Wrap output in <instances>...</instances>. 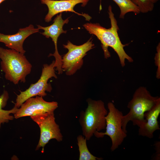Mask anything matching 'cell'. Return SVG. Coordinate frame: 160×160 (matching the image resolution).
I'll use <instances>...</instances> for the list:
<instances>
[{
  "label": "cell",
  "mask_w": 160,
  "mask_h": 160,
  "mask_svg": "<svg viewBox=\"0 0 160 160\" xmlns=\"http://www.w3.org/2000/svg\"><path fill=\"white\" fill-rule=\"evenodd\" d=\"M57 102H48L42 97L38 96L26 100L18 108L14 114L16 119L36 114L54 112L58 107Z\"/></svg>",
  "instance_id": "obj_9"
},
{
  "label": "cell",
  "mask_w": 160,
  "mask_h": 160,
  "mask_svg": "<svg viewBox=\"0 0 160 160\" xmlns=\"http://www.w3.org/2000/svg\"><path fill=\"white\" fill-rule=\"evenodd\" d=\"M9 98L8 93L5 90H4L2 95H0V128L2 124L8 123L9 121L14 119V116L10 114L11 113L14 114L18 109L14 106L10 110H6L2 109L6 105Z\"/></svg>",
  "instance_id": "obj_14"
},
{
  "label": "cell",
  "mask_w": 160,
  "mask_h": 160,
  "mask_svg": "<svg viewBox=\"0 0 160 160\" xmlns=\"http://www.w3.org/2000/svg\"><path fill=\"white\" fill-rule=\"evenodd\" d=\"M5 0H0V4H1L2 2L4 1Z\"/></svg>",
  "instance_id": "obj_21"
},
{
  "label": "cell",
  "mask_w": 160,
  "mask_h": 160,
  "mask_svg": "<svg viewBox=\"0 0 160 160\" xmlns=\"http://www.w3.org/2000/svg\"><path fill=\"white\" fill-rule=\"evenodd\" d=\"M89 0H41L42 4L46 5L48 9V12L44 18L46 22L48 23L51 20L52 17L56 15L63 12H74L79 15L84 17L88 21L92 18L86 14H80L74 10V7L76 4H81V6L85 7Z\"/></svg>",
  "instance_id": "obj_11"
},
{
  "label": "cell",
  "mask_w": 160,
  "mask_h": 160,
  "mask_svg": "<svg viewBox=\"0 0 160 160\" xmlns=\"http://www.w3.org/2000/svg\"><path fill=\"white\" fill-rule=\"evenodd\" d=\"M160 98L158 96H152L145 87L138 88L127 104L129 112L122 116L121 124L123 131L127 133L126 127L130 121L134 125L138 127L144 122L145 113L151 109Z\"/></svg>",
  "instance_id": "obj_3"
},
{
  "label": "cell",
  "mask_w": 160,
  "mask_h": 160,
  "mask_svg": "<svg viewBox=\"0 0 160 160\" xmlns=\"http://www.w3.org/2000/svg\"><path fill=\"white\" fill-rule=\"evenodd\" d=\"M139 8L140 12L146 13L152 11L154 4L151 0H130Z\"/></svg>",
  "instance_id": "obj_17"
},
{
  "label": "cell",
  "mask_w": 160,
  "mask_h": 160,
  "mask_svg": "<svg viewBox=\"0 0 160 160\" xmlns=\"http://www.w3.org/2000/svg\"><path fill=\"white\" fill-rule=\"evenodd\" d=\"M100 7H99V10L100 11H101L102 9V5H101V0H100Z\"/></svg>",
  "instance_id": "obj_19"
},
{
  "label": "cell",
  "mask_w": 160,
  "mask_h": 160,
  "mask_svg": "<svg viewBox=\"0 0 160 160\" xmlns=\"http://www.w3.org/2000/svg\"><path fill=\"white\" fill-rule=\"evenodd\" d=\"M87 140L84 136L80 135L77 137V144L79 152V160H101V158L97 157L89 151L87 145Z\"/></svg>",
  "instance_id": "obj_15"
},
{
  "label": "cell",
  "mask_w": 160,
  "mask_h": 160,
  "mask_svg": "<svg viewBox=\"0 0 160 160\" xmlns=\"http://www.w3.org/2000/svg\"><path fill=\"white\" fill-rule=\"evenodd\" d=\"M68 17L65 20L62 18V13H60L57 15L53 20V23L47 27H43L40 25H37L38 28L44 31L41 34L46 38L50 37L53 42L55 46V52L53 54H50L49 56H53L55 58V70L58 71V74H62L63 70L62 68V57L59 54L57 48V41L60 35L62 33H65L67 31L63 29L64 25L67 24L69 22Z\"/></svg>",
  "instance_id": "obj_10"
},
{
  "label": "cell",
  "mask_w": 160,
  "mask_h": 160,
  "mask_svg": "<svg viewBox=\"0 0 160 160\" xmlns=\"http://www.w3.org/2000/svg\"><path fill=\"white\" fill-rule=\"evenodd\" d=\"M39 29L34 28L32 25L20 28L16 34L6 35L0 33V42L4 43L9 49L24 54L25 51L23 45L25 40L31 35L39 32Z\"/></svg>",
  "instance_id": "obj_12"
},
{
  "label": "cell",
  "mask_w": 160,
  "mask_h": 160,
  "mask_svg": "<svg viewBox=\"0 0 160 160\" xmlns=\"http://www.w3.org/2000/svg\"><path fill=\"white\" fill-rule=\"evenodd\" d=\"M63 46L68 51L62 58V68L67 75L71 76L81 68L83 63V57L88 51L95 47V44L91 38L80 45H75L68 41Z\"/></svg>",
  "instance_id": "obj_7"
},
{
  "label": "cell",
  "mask_w": 160,
  "mask_h": 160,
  "mask_svg": "<svg viewBox=\"0 0 160 160\" xmlns=\"http://www.w3.org/2000/svg\"><path fill=\"white\" fill-rule=\"evenodd\" d=\"M119 7L120 13L119 17L124 18L125 15L129 12H133L135 14L140 12L138 8L130 0H113Z\"/></svg>",
  "instance_id": "obj_16"
},
{
  "label": "cell",
  "mask_w": 160,
  "mask_h": 160,
  "mask_svg": "<svg viewBox=\"0 0 160 160\" xmlns=\"http://www.w3.org/2000/svg\"><path fill=\"white\" fill-rule=\"evenodd\" d=\"M108 12L111 21L110 28H106L98 23H87L83 26L90 34L95 35L100 41L105 58L107 59L111 57L108 49V47H111L117 54L121 66L124 67L125 60L130 63L133 62V60L124 50V47L128 44H123L120 40L118 33L119 28L117 21L110 5L108 8Z\"/></svg>",
  "instance_id": "obj_1"
},
{
  "label": "cell",
  "mask_w": 160,
  "mask_h": 160,
  "mask_svg": "<svg viewBox=\"0 0 160 160\" xmlns=\"http://www.w3.org/2000/svg\"><path fill=\"white\" fill-rule=\"evenodd\" d=\"M30 117L39 125L40 130L36 150L42 148L41 152H43L44 147L52 139H55L59 142L63 140V136L59 126L55 121L54 112L39 114Z\"/></svg>",
  "instance_id": "obj_8"
},
{
  "label": "cell",
  "mask_w": 160,
  "mask_h": 160,
  "mask_svg": "<svg viewBox=\"0 0 160 160\" xmlns=\"http://www.w3.org/2000/svg\"><path fill=\"white\" fill-rule=\"evenodd\" d=\"M87 108L80 113L79 121L82 134L87 140L96 132L105 129V116L108 113L104 102L101 100L87 99Z\"/></svg>",
  "instance_id": "obj_4"
},
{
  "label": "cell",
  "mask_w": 160,
  "mask_h": 160,
  "mask_svg": "<svg viewBox=\"0 0 160 160\" xmlns=\"http://www.w3.org/2000/svg\"><path fill=\"white\" fill-rule=\"evenodd\" d=\"M160 113V98L156 104L144 114L145 121L139 126L138 135L149 138L153 137V133L160 128L158 119Z\"/></svg>",
  "instance_id": "obj_13"
},
{
  "label": "cell",
  "mask_w": 160,
  "mask_h": 160,
  "mask_svg": "<svg viewBox=\"0 0 160 160\" xmlns=\"http://www.w3.org/2000/svg\"><path fill=\"white\" fill-rule=\"evenodd\" d=\"M55 69V60L49 65L44 64L40 79L36 83L31 84L25 91H20L17 95L14 106L18 108L28 99L36 96L43 97L47 95L46 91L51 92L52 88L48 81L52 77L57 78Z\"/></svg>",
  "instance_id": "obj_6"
},
{
  "label": "cell",
  "mask_w": 160,
  "mask_h": 160,
  "mask_svg": "<svg viewBox=\"0 0 160 160\" xmlns=\"http://www.w3.org/2000/svg\"><path fill=\"white\" fill-rule=\"evenodd\" d=\"M156 52L154 57L155 63L157 69L156 77L158 79H160V43H159L156 48Z\"/></svg>",
  "instance_id": "obj_18"
},
{
  "label": "cell",
  "mask_w": 160,
  "mask_h": 160,
  "mask_svg": "<svg viewBox=\"0 0 160 160\" xmlns=\"http://www.w3.org/2000/svg\"><path fill=\"white\" fill-rule=\"evenodd\" d=\"M159 0H151L152 2L154 4L155 3L157 2Z\"/></svg>",
  "instance_id": "obj_20"
},
{
  "label": "cell",
  "mask_w": 160,
  "mask_h": 160,
  "mask_svg": "<svg viewBox=\"0 0 160 160\" xmlns=\"http://www.w3.org/2000/svg\"><path fill=\"white\" fill-rule=\"evenodd\" d=\"M0 59L1 69L6 79L15 84L20 81L25 82L32 65L24 54L13 49L0 47Z\"/></svg>",
  "instance_id": "obj_2"
},
{
  "label": "cell",
  "mask_w": 160,
  "mask_h": 160,
  "mask_svg": "<svg viewBox=\"0 0 160 160\" xmlns=\"http://www.w3.org/2000/svg\"><path fill=\"white\" fill-rule=\"evenodd\" d=\"M107 106L109 112L105 116L106 131L104 132H96L94 135L97 138H102L105 135L108 136L112 142L111 150L113 151L121 145L127 136V133L122 127V112L112 102L108 103Z\"/></svg>",
  "instance_id": "obj_5"
}]
</instances>
